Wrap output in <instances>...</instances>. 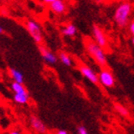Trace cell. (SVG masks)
Listing matches in <instances>:
<instances>
[{"instance_id": "cell-1", "label": "cell", "mask_w": 134, "mask_h": 134, "mask_svg": "<svg viewBox=\"0 0 134 134\" xmlns=\"http://www.w3.org/2000/svg\"><path fill=\"white\" fill-rule=\"evenodd\" d=\"M84 47L86 49L88 55L95 60L99 66H100L102 68L107 67V59H106L104 49L100 47L95 40H93L89 37L85 38L84 39Z\"/></svg>"}, {"instance_id": "cell-2", "label": "cell", "mask_w": 134, "mask_h": 134, "mask_svg": "<svg viewBox=\"0 0 134 134\" xmlns=\"http://www.w3.org/2000/svg\"><path fill=\"white\" fill-rule=\"evenodd\" d=\"M132 11V5L129 2L124 1L118 6L114 13V21L120 28H126L129 23V16Z\"/></svg>"}, {"instance_id": "cell-3", "label": "cell", "mask_w": 134, "mask_h": 134, "mask_svg": "<svg viewBox=\"0 0 134 134\" xmlns=\"http://www.w3.org/2000/svg\"><path fill=\"white\" fill-rule=\"evenodd\" d=\"M25 26L28 33L32 36V38L37 44H41L42 41H43V36H42L41 29H40V26L38 25V23L34 21V20H27L25 23Z\"/></svg>"}, {"instance_id": "cell-4", "label": "cell", "mask_w": 134, "mask_h": 134, "mask_svg": "<svg viewBox=\"0 0 134 134\" xmlns=\"http://www.w3.org/2000/svg\"><path fill=\"white\" fill-rule=\"evenodd\" d=\"M99 81L103 86L106 88H112L115 85V79L114 76L112 75L111 71L107 68H102V70L99 73Z\"/></svg>"}, {"instance_id": "cell-5", "label": "cell", "mask_w": 134, "mask_h": 134, "mask_svg": "<svg viewBox=\"0 0 134 134\" xmlns=\"http://www.w3.org/2000/svg\"><path fill=\"white\" fill-rule=\"evenodd\" d=\"M78 69H79V71L81 72V75L83 76L85 79H87L89 81H91L92 83L99 84V82H100V81H99V76L97 75L90 67L83 64V63H81V64L78 66Z\"/></svg>"}, {"instance_id": "cell-6", "label": "cell", "mask_w": 134, "mask_h": 134, "mask_svg": "<svg viewBox=\"0 0 134 134\" xmlns=\"http://www.w3.org/2000/svg\"><path fill=\"white\" fill-rule=\"evenodd\" d=\"M92 31H93L94 40H95L103 49H106L107 46H108V43H107V38H106V36H105V35H104V33H103V30H102L98 25L94 24L92 28Z\"/></svg>"}, {"instance_id": "cell-7", "label": "cell", "mask_w": 134, "mask_h": 134, "mask_svg": "<svg viewBox=\"0 0 134 134\" xmlns=\"http://www.w3.org/2000/svg\"><path fill=\"white\" fill-rule=\"evenodd\" d=\"M49 9L57 14H62L66 12V4L64 0H55L49 5Z\"/></svg>"}, {"instance_id": "cell-8", "label": "cell", "mask_w": 134, "mask_h": 134, "mask_svg": "<svg viewBox=\"0 0 134 134\" xmlns=\"http://www.w3.org/2000/svg\"><path fill=\"white\" fill-rule=\"evenodd\" d=\"M39 50H40L41 57L42 59H44V62H46L49 64H56L57 62H58V58H57L56 55H54L52 52L47 50L46 48L41 46V45L39 46Z\"/></svg>"}, {"instance_id": "cell-9", "label": "cell", "mask_w": 134, "mask_h": 134, "mask_svg": "<svg viewBox=\"0 0 134 134\" xmlns=\"http://www.w3.org/2000/svg\"><path fill=\"white\" fill-rule=\"evenodd\" d=\"M31 126L32 129L37 133H45L47 131V127L44 125V123L36 116L31 117Z\"/></svg>"}, {"instance_id": "cell-10", "label": "cell", "mask_w": 134, "mask_h": 134, "mask_svg": "<svg viewBox=\"0 0 134 134\" xmlns=\"http://www.w3.org/2000/svg\"><path fill=\"white\" fill-rule=\"evenodd\" d=\"M9 75H10V77L14 80V81H16V82H19V83H23V82H24L23 75L19 71H17L16 69H14V68H10V69H9Z\"/></svg>"}, {"instance_id": "cell-11", "label": "cell", "mask_w": 134, "mask_h": 134, "mask_svg": "<svg viewBox=\"0 0 134 134\" xmlns=\"http://www.w3.org/2000/svg\"><path fill=\"white\" fill-rule=\"evenodd\" d=\"M11 87H12V90L15 94H26V95H29L27 90L25 89V87L23 86V83H19V82L14 81L11 84Z\"/></svg>"}, {"instance_id": "cell-12", "label": "cell", "mask_w": 134, "mask_h": 134, "mask_svg": "<svg viewBox=\"0 0 134 134\" xmlns=\"http://www.w3.org/2000/svg\"><path fill=\"white\" fill-rule=\"evenodd\" d=\"M62 34L65 36H74L77 34V28L75 25L70 23L63 29H62Z\"/></svg>"}, {"instance_id": "cell-13", "label": "cell", "mask_w": 134, "mask_h": 134, "mask_svg": "<svg viewBox=\"0 0 134 134\" xmlns=\"http://www.w3.org/2000/svg\"><path fill=\"white\" fill-rule=\"evenodd\" d=\"M29 100V95L26 94H15L14 95V103H19V104H26L28 103Z\"/></svg>"}, {"instance_id": "cell-14", "label": "cell", "mask_w": 134, "mask_h": 134, "mask_svg": "<svg viewBox=\"0 0 134 134\" xmlns=\"http://www.w3.org/2000/svg\"><path fill=\"white\" fill-rule=\"evenodd\" d=\"M114 108L115 110L121 115V116H123L125 118H129V111L125 107L124 105L120 104V103H115L114 104Z\"/></svg>"}, {"instance_id": "cell-15", "label": "cell", "mask_w": 134, "mask_h": 134, "mask_svg": "<svg viewBox=\"0 0 134 134\" xmlns=\"http://www.w3.org/2000/svg\"><path fill=\"white\" fill-rule=\"evenodd\" d=\"M59 59H60V62H62L65 66H71V65H72L73 62L68 54L64 53V52H59Z\"/></svg>"}, {"instance_id": "cell-16", "label": "cell", "mask_w": 134, "mask_h": 134, "mask_svg": "<svg viewBox=\"0 0 134 134\" xmlns=\"http://www.w3.org/2000/svg\"><path fill=\"white\" fill-rule=\"evenodd\" d=\"M77 132H78L79 134H87V133H88L86 127H85V126H78V129H77Z\"/></svg>"}, {"instance_id": "cell-17", "label": "cell", "mask_w": 134, "mask_h": 134, "mask_svg": "<svg viewBox=\"0 0 134 134\" xmlns=\"http://www.w3.org/2000/svg\"><path fill=\"white\" fill-rule=\"evenodd\" d=\"M129 30L130 35L132 36H134V19H132L130 21V23H129Z\"/></svg>"}, {"instance_id": "cell-18", "label": "cell", "mask_w": 134, "mask_h": 134, "mask_svg": "<svg viewBox=\"0 0 134 134\" xmlns=\"http://www.w3.org/2000/svg\"><path fill=\"white\" fill-rule=\"evenodd\" d=\"M57 133L58 134H68V131L65 130V129H59V130H58Z\"/></svg>"}, {"instance_id": "cell-19", "label": "cell", "mask_w": 134, "mask_h": 134, "mask_svg": "<svg viewBox=\"0 0 134 134\" xmlns=\"http://www.w3.org/2000/svg\"><path fill=\"white\" fill-rule=\"evenodd\" d=\"M55 0H42V2L44 3V4H46V5H50L51 3H53Z\"/></svg>"}, {"instance_id": "cell-20", "label": "cell", "mask_w": 134, "mask_h": 134, "mask_svg": "<svg viewBox=\"0 0 134 134\" xmlns=\"http://www.w3.org/2000/svg\"><path fill=\"white\" fill-rule=\"evenodd\" d=\"M10 133L11 134H20L21 132L18 131V130H12V131H10Z\"/></svg>"}, {"instance_id": "cell-21", "label": "cell", "mask_w": 134, "mask_h": 134, "mask_svg": "<svg viewBox=\"0 0 134 134\" xmlns=\"http://www.w3.org/2000/svg\"><path fill=\"white\" fill-rule=\"evenodd\" d=\"M3 33H4V30H3L2 27H0V35H1V34H3Z\"/></svg>"}, {"instance_id": "cell-22", "label": "cell", "mask_w": 134, "mask_h": 134, "mask_svg": "<svg viewBox=\"0 0 134 134\" xmlns=\"http://www.w3.org/2000/svg\"><path fill=\"white\" fill-rule=\"evenodd\" d=\"M131 42H132V44L134 45V36H132V39H131Z\"/></svg>"}, {"instance_id": "cell-23", "label": "cell", "mask_w": 134, "mask_h": 134, "mask_svg": "<svg viewBox=\"0 0 134 134\" xmlns=\"http://www.w3.org/2000/svg\"><path fill=\"white\" fill-rule=\"evenodd\" d=\"M117 1H123L124 2V1H126V0H117Z\"/></svg>"}]
</instances>
